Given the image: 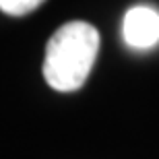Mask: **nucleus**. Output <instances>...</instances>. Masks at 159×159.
<instances>
[{"label": "nucleus", "mask_w": 159, "mask_h": 159, "mask_svg": "<svg viewBox=\"0 0 159 159\" xmlns=\"http://www.w3.org/2000/svg\"><path fill=\"white\" fill-rule=\"evenodd\" d=\"M99 52V31L91 23L70 21L48 39L43 79L56 91H77L85 85Z\"/></svg>", "instance_id": "nucleus-1"}, {"label": "nucleus", "mask_w": 159, "mask_h": 159, "mask_svg": "<svg viewBox=\"0 0 159 159\" xmlns=\"http://www.w3.org/2000/svg\"><path fill=\"white\" fill-rule=\"evenodd\" d=\"M43 0H0V11L11 17H23L27 12L35 11Z\"/></svg>", "instance_id": "nucleus-3"}, {"label": "nucleus", "mask_w": 159, "mask_h": 159, "mask_svg": "<svg viewBox=\"0 0 159 159\" xmlns=\"http://www.w3.org/2000/svg\"><path fill=\"white\" fill-rule=\"evenodd\" d=\"M124 41L136 50H149L159 41V12L151 6H134L124 15Z\"/></svg>", "instance_id": "nucleus-2"}]
</instances>
